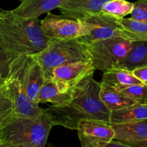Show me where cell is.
<instances>
[{"mask_svg":"<svg viewBox=\"0 0 147 147\" xmlns=\"http://www.w3.org/2000/svg\"><path fill=\"white\" fill-rule=\"evenodd\" d=\"M105 147H133V146H128V145L123 144L120 143V142H119L118 141L114 140L113 139V140L111 141L109 144H108L105 146Z\"/></svg>","mask_w":147,"mask_h":147,"instance_id":"cell-27","label":"cell"},{"mask_svg":"<svg viewBox=\"0 0 147 147\" xmlns=\"http://www.w3.org/2000/svg\"><path fill=\"white\" fill-rule=\"evenodd\" d=\"M67 0H23L21 4L12 10L13 13L24 17H39L45 13L60 8Z\"/></svg>","mask_w":147,"mask_h":147,"instance_id":"cell-13","label":"cell"},{"mask_svg":"<svg viewBox=\"0 0 147 147\" xmlns=\"http://www.w3.org/2000/svg\"><path fill=\"white\" fill-rule=\"evenodd\" d=\"M12 57V56H10L0 47V76L3 78L7 76Z\"/></svg>","mask_w":147,"mask_h":147,"instance_id":"cell-25","label":"cell"},{"mask_svg":"<svg viewBox=\"0 0 147 147\" xmlns=\"http://www.w3.org/2000/svg\"><path fill=\"white\" fill-rule=\"evenodd\" d=\"M33 57L41 66L45 80L51 78L53 70L58 66L90 60L86 45L77 39L50 40L44 50Z\"/></svg>","mask_w":147,"mask_h":147,"instance_id":"cell-5","label":"cell"},{"mask_svg":"<svg viewBox=\"0 0 147 147\" xmlns=\"http://www.w3.org/2000/svg\"><path fill=\"white\" fill-rule=\"evenodd\" d=\"M131 18L147 22V0H137L133 3Z\"/></svg>","mask_w":147,"mask_h":147,"instance_id":"cell-24","label":"cell"},{"mask_svg":"<svg viewBox=\"0 0 147 147\" xmlns=\"http://www.w3.org/2000/svg\"><path fill=\"white\" fill-rule=\"evenodd\" d=\"M146 106H147V103H146Z\"/></svg>","mask_w":147,"mask_h":147,"instance_id":"cell-31","label":"cell"},{"mask_svg":"<svg viewBox=\"0 0 147 147\" xmlns=\"http://www.w3.org/2000/svg\"><path fill=\"white\" fill-rule=\"evenodd\" d=\"M27 57L28 55L12 56L7 76L1 86L12 103L14 116L35 119L41 116L44 109L33 103L26 92Z\"/></svg>","mask_w":147,"mask_h":147,"instance_id":"cell-4","label":"cell"},{"mask_svg":"<svg viewBox=\"0 0 147 147\" xmlns=\"http://www.w3.org/2000/svg\"><path fill=\"white\" fill-rule=\"evenodd\" d=\"M110 0H67L59 8L61 14L81 20L88 14L102 12L104 4Z\"/></svg>","mask_w":147,"mask_h":147,"instance_id":"cell-12","label":"cell"},{"mask_svg":"<svg viewBox=\"0 0 147 147\" xmlns=\"http://www.w3.org/2000/svg\"><path fill=\"white\" fill-rule=\"evenodd\" d=\"M147 65V42H132V47L127 55L115 67L133 71Z\"/></svg>","mask_w":147,"mask_h":147,"instance_id":"cell-17","label":"cell"},{"mask_svg":"<svg viewBox=\"0 0 147 147\" xmlns=\"http://www.w3.org/2000/svg\"><path fill=\"white\" fill-rule=\"evenodd\" d=\"M116 90L130 98L135 102L142 104L147 103V86L144 84L130 85L123 86Z\"/></svg>","mask_w":147,"mask_h":147,"instance_id":"cell-22","label":"cell"},{"mask_svg":"<svg viewBox=\"0 0 147 147\" xmlns=\"http://www.w3.org/2000/svg\"><path fill=\"white\" fill-rule=\"evenodd\" d=\"M20 1H23V0H20Z\"/></svg>","mask_w":147,"mask_h":147,"instance_id":"cell-30","label":"cell"},{"mask_svg":"<svg viewBox=\"0 0 147 147\" xmlns=\"http://www.w3.org/2000/svg\"><path fill=\"white\" fill-rule=\"evenodd\" d=\"M71 95L72 90H65L53 79H46L39 90L38 103H50L53 106L66 105L70 101Z\"/></svg>","mask_w":147,"mask_h":147,"instance_id":"cell-14","label":"cell"},{"mask_svg":"<svg viewBox=\"0 0 147 147\" xmlns=\"http://www.w3.org/2000/svg\"><path fill=\"white\" fill-rule=\"evenodd\" d=\"M3 80H4V78H3L2 77H1V76H0V84H1V83H2V81H3Z\"/></svg>","mask_w":147,"mask_h":147,"instance_id":"cell-29","label":"cell"},{"mask_svg":"<svg viewBox=\"0 0 147 147\" xmlns=\"http://www.w3.org/2000/svg\"><path fill=\"white\" fill-rule=\"evenodd\" d=\"M92 76L84 78L73 88L71 98L67 104L51 105L44 109L53 126L76 130L79 123L84 120L109 123L110 111L100 98L101 83L94 80Z\"/></svg>","mask_w":147,"mask_h":147,"instance_id":"cell-1","label":"cell"},{"mask_svg":"<svg viewBox=\"0 0 147 147\" xmlns=\"http://www.w3.org/2000/svg\"><path fill=\"white\" fill-rule=\"evenodd\" d=\"M95 69L91 60L66 63L55 67L52 72V79L63 88L71 90L82 79L93 76Z\"/></svg>","mask_w":147,"mask_h":147,"instance_id":"cell-10","label":"cell"},{"mask_svg":"<svg viewBox=\"0 0 147 147\" xmlns=\"http://www.w3.org/2000/svg\"><path fill=\"white\" fill-rule=\"evenodd\" d=\"M133 7V3L127 0H110L104 4L102 13L121 20L131 14Z\"/></svg>","mask_w":147,"mask_h":147,"instance_id":"cell-21","label":"cell"},{"mask_svg":"<svg viewBox=\"0 0 147 147\" xmlns=\"http://www.w3.org/2000/svg\"><path fill=\"white\" fill-rule=\"evenodd\" d=\"M14 116L13 105L0 84V129Z\"/></svg>","mask_w":147,"mask_h":147,"instance_id":"cell-23","label":"cell"},{"mask_svg":"<svg viewBox=\"0 0 147 147\" xmlns=\"http://www.w3.org/2000/svg\"><path fill=\"white\" fill-rule=\"evenodd\" d=\"M76 131L82 147H105L115 136L112 125L102 121H82Z\"/></svg>","mask_w":147,"mask_h":147,"instance_id":"cell-9","label":"cell"},{"mask_svg":"<svg viewBox=\"0 0 147 147\" xmlns=\"http://www.w3.org/2000/svg\"><path fill=\"white\" fill-rule=\"evenodd\" d=\"M132 73L143 84L147 86V65L138 67L133 70Z\"/></svg>","mask_w":147,"mask_h":147,"instance_id":"cell-26","label":"cell"},{"mask_svg":"<svg viewBox=\"0 0 147 147\" xmlns=\"http://www.w3.org/2000/svg\"><path fill=\"white\" fill-rule=\"evenodd\" d=\"M41 30L50 40H72L85 34L84 27L80 20L50 12H48L46 17L41 20Z\"/></svg>","mask_w":147,"mask_h":147,"instance_id":"cell-8","label":"cell"},{"mask_svg":"<svg viewBox=\"0 0 147 147\" xmlns=\"http://www.w3.org/2000/svg\"><path fill=\"white\" fill-rule=\"evenodd\" d=\"M114 140L133 147H147V121L112 125Z\"/></svg>","mask_w":147,"mask_h":147,"instance_id":"cell-11","label":"cell"},{"mask_svg":"<svg viewBox=\"0 0 147 147\" xmlns=\"http://www.w3.org/2000/svg\"><path fill=\"white\" fill-rule=\"evenodd\" d=\"M147 121L146 104L137 103L135 104L110 111V124L133 123Z\"/></svg>","mask_w":147,"mask_h":147,"instance_id":"cell-16","label":"cell"},{"mask_svg":"<svg viewBox=\"0 0 147 147\" xmlns=\"http://www.w3.org/2000/svg\"><path fill=\"white\" fill-rule=\"evenodd\" d=\"M121 20L102 12L86 15L80 20L84 27L85 34L77 40L88 45L98 40L121 37Z\"/></svg>","mask_w":147,"mask_h":147,"instance_id":"cell-7","label":"cell"},{"mask_svg":"<svg viewBox=\"0 0 147 147\" xmlns=\"http://www.w3.org/2000/svg\"><path fill=\"white\" fill-rule=\"evenodd\" d=\"M0 147H15V146H13V145L10 144L8 143H6V142H3V141H1V139H0Z\"/></svg>","mask_w":147,"mask_h":147,"instance_id":"cell-28","label":"cell"},{"mask_svg":"<svg viewBox=\"0 0 147 147\" xmlns=\"http://www.w3.org/2000/svg\"><path fill=\"white\" fill-rule=\"evenodd\" d=\"M100 98L110 111L118 110L137 103L135 100L127 97L124 94L112 87L101 85Z\"/></svg>","mask_w":147,"mask_h":147,"instance_id":"cell-19","label":"cell"},{"mask_svg":"<svg viewBox=\"0 0 147 147\" xmlns=\"http://www.w3.org/2000/svg\"><path fill=\"white\" fill-rule=\"evenodd\" d=\"M121 37L131 42H147V22L132 18H122L120 20Z\"/></svg>","mask_w":147,"mask_h":147,"instance_id":"cell-20","label":"cell"},{"mask_svg":"<svg viewBox=\"0 0 147 147\" xmlns=\"http://www.w3.org/2000/svg\"><path fill=\"white\" fill-rule=\"evenodd\" d=\"M95 70L105 72L120 62L131 50L132 42L121 37L95 41L86 45Z\"/></svg>","mask_w":147,"mask_h":147,"instance_id":"cell-6","label":"cell"},{"mask_svg":"<svg viewBox=\"0 0 147 147\" xmlns=\"http://www.w3.org/2000/svg\"><path fill=\"white\" fill-rule=\"evenodd\" d=\"M101 85L114 88H120L121 87L130 85L143 84L134 75L132 71L123 69L112 67L103 72Z\"/></svg>","mask_w":147,"mask_h":147,"instance_id":"cell-18","label":"cell"},{"mask_svg":"<svg viewBox=\"0 0 147 147\" xmlns=\"http://www.w3.org/2000/svg\"><path fill=\"white\" fill-rule=\"evenodd\" d=\"M52 127L45 112L35 119L14 116L0 129V139L15 147H46Z\"/></svg>","mask_w":147,"mask_h":147,"instance_id":"cell-3","label":"cell"},{"mask_svg":"<svg viewBox=\"0 0 147 147\" xmlns=\"http://www.w3.org/2000/svg\"><path fill=\"white\" fill-rule=\"evenodd\" d=\"M44 81L45 77L41 66L33 58V55H28L25 73L26 92L29 98L35 104L39 105V90Z\"/></svg>","mask_w":147,"mask_h":147,"instance_id":"cell-15","label":"cell"},{"mask_svg":"<svg viewBox=\"0 0 147 147\" xmlns=\"http://www.w3.org/2000/svg\"><path fill=\"white\" fill-rule=\"evenodd\" d=\"M50 40L43 34L39 17H24L0 10V47L10 56L35 55Z\"/></svg>","mask_w":147,"mask_h":147,"instance_id":"cell-2","label":"cell"}]
</instances>
